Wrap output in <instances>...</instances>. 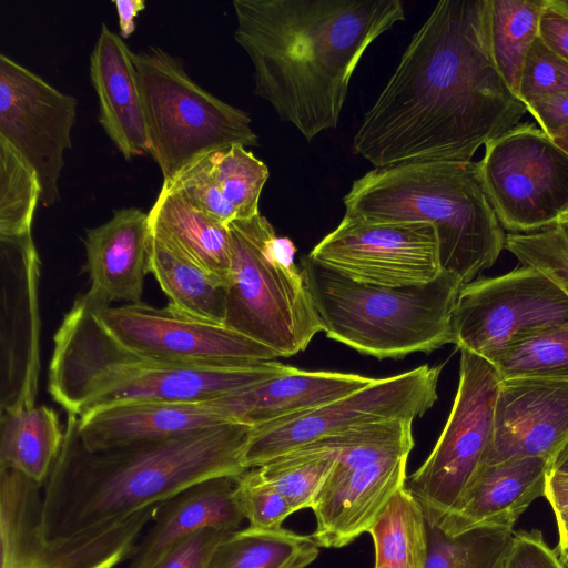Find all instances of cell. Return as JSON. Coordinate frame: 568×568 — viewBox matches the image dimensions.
Here are the masks:
<instances>
[{"label":"cell","mask_w":568,"mask_h":568,"mask_svg":"<svg viewBox=\"0 0 568 568\" xmlns=\"http://www.w3.org/2000/svg\"><path fill=\"white\" fill-rule=\"evenodd\" d=\"M526 112L493 59L487 0H442L365 113L352 151L374 168L471 161Z\"/></svg>","instance_id":"obj_1"},{"label":"cell","mask_w":568,"mask_h":568,"mask_svg":"<svg viewBox=\"0 0 568 568\" xmlns=\"http://www.w3.org/2000/svg\"><path fill=\"white\" fill-rule=\"evenodd\" d=\"M254 91L306 141L337 126L368 47L405 20L400 0H234Z\"/></svg>","instance_id":"obj_2"},{"label":"cell","mask_w":568,"mask_h":568,"mask_svg":"<svg viewBox=\"0 0 568 568\" xmlns=\"http://www.w3.org/2000/svg\"><path fill=\"white\" fill-rule=\"evenodd\" d=\"M67 414L61 452L43 486L48 538L97 530L219 476H240L252 427L229 422L185 435L89 450Z\"/></svg>","instance_id":"obj_3"},{"label":"cell","mask_w":568,"mask_h":568,"mask_svg":"<svg viewBox=\"0 0 568 568\" xmlns=\"http://www.w3.org/2000/svg\"><path fill=\"white\" fill-rule=\"evenodd\" d=\"M87 292L55 332L48 390L67 414L84 418L126 404L215 399L287 372L265 361L237 367H192L156 361L121 345L104 328Z\"/></svg>","instance_id":"obj_4"},{"label":"cell","mask_w":568,"mask_h":568,"mask_svg":"<svg viewBox=\"0 0 568 568\" xmlns=\"http://www.w3.org/2000/svg\"><path fill=\"white\" fill-rule=\"evenodd\" d=\"M345 215L367 222L435 226L443 272L468 284L490 267L506 235L484 189L478 162L415 161L374 168L344 195Z\"/></svg>","instance_id":"obj_5"},{"label":"cell","mask_w":568,"mask_h":568,"mask_svg":"<svg viewBox=\"0 0 568 568\" xmlns=\"http://www.w3.org/2000/svg\"><path fill=\"white\" fill-rule=\"evenodd\" d=\"M323 331L357 352L383 358L429 353L453 343L452 315L463 282L443 272L408 286L359 283L301 257Z\"/></svg>","instance_id":"obj_6"},{"label":"cell","mask_w":568,"mask_h":568,"mask_svg":"<svg viewBox=\"0 0 568 568\" xmlns=\"http://www.w3.org/2000/svg\"><path fill=\"white\" fill-rule=\"evenodd\" d=\"M227 226L231 267L224 325L278 357L304 351L323 327L305 275L294 263L295 245L277 236L260 213Z\"/></svg>","instance_id":"obj_7"},{"label":"cell","mask_w":568,"mask_h":568,"mask_svg":"<svg viewBox=\"0 0 568 568\" xmlns=\"http://www.w3.org/2000/svg\"><path fill=\"white\" fill-rule=\"evenodd\" d=\"M149 153L163 181L204 154L232 145L256 146L251 118L190 78L182 61L160 47L133 53Z\"/></svg>","instance_id":"obj_8"},{"label":"cell","mask_w":568,"mask_h":568,"mask_svg":"<svg viewBox=\"0 0 568 568\" xmlns=\"http://www.w3.org/2000/svg\"><path fill=\"white\" fill-rule=\"evenodd\" d=\"M413 422L374 423L317 440L336 452L335 465L311 507L316 519L311 536L320 547L342 548L368 532L405 487Z\"/></svg>","instance_id":"obj_9"},{"label":"cell","mask_w":568,"mask_h":568,"mask_svg":"<svg viewBox=\"0 0 568 568\" xmlns=\"http://www.w3.org/2000/svg\"><path fill=\"white\" fill-rule=\"evenodd\" d=\"M500 377L486 358L460 349L455 400L436 445L405 487L437 524L486 465L495 433Z\"/></svg>","instance_id":"obj_10"},{"label":"cell","mask_w":568,"mask_h":568,"mask_svg":"<svg viewBox=\"0 0 568 568\" xmlns=\"http://www.w3.org/2000/svg\"><path fill=\"white\" fill-rule=\"evenodd\" d=\"M41 488L16 470L0 469V568H114L131 558L162 503L90 532L48 538Z\"/></svg>","instance_id":"obj_11"},{"label":"cell","mask_w":568,"mask_h":568,"mask_svg":"<svg viewBox=\"0 0 568 568\" xmlns=\"http://www.w3.org/2000/svg\"><path fill=\"white\" fill-rule=\"evenodd\" d=\"M478 166L504 227L531 233L568 213V154L534 124L516 125L486 143Z\"/></svg>","instance_id":"obj_12"},{"label":"cell","mask_w":568,"mask_h":568,"mask_svg":"<svg viewBox=\"0 0 568 568\" xmlns=\"http://www.w3.org/2000/svg\"><path fill=\"white\" fill-rule=\"evenodd\" d=\"M442 366L427 364L375 381L303 414L252 427L244 455L246 469L346 430L397 418L415 419L437 399Z\"/></svg>","instance_id":"obj_13"},{"label":"cell","mask_w":568,"mask_h":568,"mask_svg":"<svg viewBox=\"0 0 568 568\" xmlns=\"http://www.w3.org/2000/svg\"><path fill=\"white\" fill-rule=\"evenodd\" d=\"M568 324V295L530 266L463 285L452 315L453 343L491 361L504 349Z\"/></svg>","instance_id":"obj_14"},{"label":"cell","mask_w":568,"mask_h":568,"mask_svg":"<svg viewBox=\"0 0 568 568\" xmlns=\"http://www.w3.org/2000/svg\"><path fill=\"white\" fill-rule=\"evenodd\" d=\"M94 301L98 318L112 337L126 348L160 362L217 368L278 357L267 346L223 324L191 317L169 305L158 308L141 302L114 307Z\"/></svg>","instance_id":"obj_15"},{"label":"cell","mask_w":568,"mask_h":568,"mask_svg":"<svg viewBox=\"0 0 568 568\" xmlns=\"http://www.w3.org/2000/svg\"><path fill=\"white\" fill-rule=\"evenodd\" d=\"M308 256L359 283L408 286L440 273L437 233L422 222H367L344 215Z\"/></svg>","instance_id":"obj_16"},{"label":"cell","mask_w":568,"mask_h":568,"mask_svg":"<svg viewBox=\"0 0 568 568\" xmlns=\"http://www.w3.org/2000/svg\"><path fill=\"white\" fill-rule=\"evenodd\" d=\"M77 100L0 54V138L36 171L44 206L59 199L64 152L72 148Z\"/></svg>","instance_id":"obj_17"},{"label":"cell","mask_w":568,"mask_h":568,"mask_svg":"<svg viewBox=\"0 0 568 568\" xmlns=\"http://www.w3.org/2000/svg\"><path fill=\"white\" fill-rule=\"evenodd\" d=\"M40 265L31 231L0 236V413L36 405L40 374Z\"/></svg>","instance_id":"obj_18"},{"label":"cell","mask_w":568,"mask_h":568,"mask_svg":"<svg viewBox=\"0 0 568 568\" xmlns=\"http://www.w3.org/2000/svg\"><path fill=\"white\" fill-rule=\"evenodd\" d=\"M568 438V379H500L488 464L550 458Z\"/></svg>","instance_id":"obj_19"},{"label":"cell","mask_w":568,"mask_h":568,"mask_svg":"<svg viewBox=\"0 0 568 568\" xmlns=\"http://www.w3.org/2000/svg\"><path fill=\"white\" fill-rule=\"evenodd\" d=\"M548 462L521 457L485 465L435 525L449 537L483 528L514 530L524 511L544 495Z\"/></svg>","instance_id":"obj_20"},{"label":"cell","mask_w":568,"mask_h":568,"mask_svg":"<svg viewBox=\"0 0 568 568\" xmlns=\"http://www.w3.org/2000/svg\"><path fill=\"white\" fill-rule=\"evenodd\" d=\"M151 241L149 213L133 206L116 210L105 223L85 230L88 293L106 306L141 303Z\"/></svg>","instance_id":"obj_21"},{"label":"cell","mask_w":568,"mask_h":568,"mask_svg":"<svg viewBox=\"0 0 568 568\" xmlns=\"http://www.w3.org/2000/svg\"><path fill=\"white\" fill-rule=\"evenodd\" d=\"M268 176L264 162L245 146L232 145L204 154L162 185L227 225L260 213L258 201Z\"/></svg>","instance_id":"obj_22"},{"label":"cell","mask_w":568,"mask_h":568,"mask_svg":"<svg viewBox=\"0 0 568 568\" xmlns=\"http://www.w3.org/2000/svg\"><path fill=\"white\" fill-rule=\"evenodd\" d=\"M375 378L337 372H287L213 402L227 419L251 427L315 409L352 394Z\"/></svg>","instance_id":"obj_23"},{"label":"cell","mask_w":568,"mask_h":568,"mask_svg":"<svg viewBox=\"0 0 568 568\" xmlns=\"http://www.w3.org/2000/svg\"><path fill=\"white\" fill-rule=\"evenodd\" d=\"M90 78L98 98L99 122L120 153L126 160L148 154L133 52L105 23L90 54Z\"/></svg>","instance_id":"obj_24"},{"label":"cell","mask_w":568,"mask_h":568,"mask_svg":"<svg viewBox=\"0 0 568 568\" xmlns=\"http://www.w3.org/2000/svg\"><path fill=\"white\" fill-rule=\"evenodd\" d=\"M232 422L213 402H149L113 406L78 420L89 450L185 435Z\"/></svg>","instance_id":"obj_25"},{"label":"cell","mask_w":568,"mask_h":568,"mask_svg":"<svg viewBox=\"0 0 568 568\" xmlns=\"http://www.w3.org/2000/svg\"><path fill=\"white\" fill-rule=\"evenodd\" d=\"M237 477H212L162 501L152 527L136 544L129 568H151L171 546L201 529L239 530L245 518L234 495Z\"/></svg>","instance_id":"obj_26"},{"label":"cell","mask_w":568,"mask_h":568,"mask_svg":"<svg viewBox=\"0 0 568 568\" xmlns=\"http://www.w3.org/2000/svg\"><path fill=\"white\" fill-rule=\"evenodd\" d=\"M148 213L153 233L176 246L212 277L227 284L231 235L226 224L164 185Z\"/></svg>","instance_id":"obj_27"},{"label":"cell","mask_w":568,"mask_h":568,"mask_svg":"<svg viewBox=\"0 0 568 568\" xmlns=\"http://www.w3.org/2000/svg\"><path fill=\"white\" fill-rule=\"evenodd\" d=\"M0 416V469L16 470L43 487L64 440L59 415L34 405Z\"/></svg>","instance_id":"obj_28"},{"label":"cell","mask_w":568,"mask_h":568,"mask_svg":"<svg viewBox=\"0 0 568 568\" xmlns=\"http://www.w3.org/2000/svg\"><path fill=\"white\" fill-rule=\"evenodd\" d=\"M150 273L168 296L171 308L197 320L224 325L226 285L153 232Z\"/></svg>","instance_id":"obj_29"},{"label":"cell","mask_w":568,"mask_h":568,"mask_svg":"<svg viewBox=\"0 0 568 568\" xmlns=\"http://www.w3.org/2000/svg\"><path fill=\"white\" fill-rule=\"evenodd\" d=\"M320 548L312 536L283 527L248 526L217 546L210 568H305L317 558Z\"/></svg>","instance_id":"obj_30"},{"label":"cell","mask_w":568,"mask_h":568,"mask_svg":"<svg viewBox=\"0 0 568 568\" xmlns=\"http://www.w3.org/2000/svg\"><path fill=\"white\" fill-rule=\"evenodd\" d=\"M368 532L375 547L374 568H426L428 523L406 487L395 494Z\"/></svg>","instance_id":"obj_31"},{"label":"cell","mask_w":568,"mask_h":568,"mask_svg":"<svg viewBox=\"0 0 568 568\" xmlns=\"http://www.w3.org/2000/svg\"><path fill=\"white\" fill-rule=\"evenodd\" d=\"M547 3L548 0H487L493 59L516 95L526 55L539 37L540 19Z\"/></svg>","instance_id":"obj_32"},{"label":"cell","mask_w":568,"mask_h":568,"mask_svg":"<svg viewBox=\"0 0 568 568\" xmlns=\"http://www.w3.org/2000/svg\"><path fill=\"white\" fill-rule=\"evenodd\" d=\"M336 460V452L317 442L281 455L258 467V475L294 511L311 508Z\"/></svg>","instance_id":"obj_33"},{"label":"cell","mask_w":568,"mask_h":568,"mask_svg":"<svg viewBox=\"0 0 568 568\" xmlns=\"http://www.w3.org/2000/svg\"><path fill=\"white\" fill-rule=\"evenodd\" d=\"M514 535V530L483 528L449 537L428 523L426 568H503Z\"/></svg>","instance_id":"obj_34"},{"label":"cell","mask_w":568,"mask_h":568,"mask_svg":"<svg viewBox=\"0 0 568 568\" xmlns=\"http://www.w3.org/2000/svg\"><path fill=\"white\" fill-rule=\"evenodd\" d=\"M41 187L33 168L0 138V236L31 231Z\"/></svg>","instance_id":"obj_35"},{"label":"cell","mask_w":568,"mask_h":568,"mask_svg":"<svg viewBox=\"0 0 568 568\" xmlns=\"http://www.w3.org/2000/svg\"><path fill=\"white\" fill-rule=\"evenodd\" d=\"M490 363L500 379H568V324L521 341L497 354Z\"/></svg>","instance_id":"obj_36"},{"label":"cell","mask_w":568,"mask_h":568,"mask_svg":"<svg viewBox=\"0 0 568 568\" xmlns=\"http://www.w3.org/2000/svg\"><path fill=\"white\" fill-rule=\"evenodd\" d=\"M505 247L524 266L541 272L568 295V242L552 226L507 234Z\"/></svg>","instance_id":"obj_37"},{"label":"cell","mask_w":568,"mask_h":568,"mask_svg":"<svg viewBox=\"0 0 568 568\" xmlns=\"http://www.w3.org/2000/svg\"><path fill=\"white\" fill-rule=\"evenodd\" d=\"M564 92H568V62L538 37L526 55L517 97L527 105Z\"/></svg>","instance_id":"obj_38"},{"label":"cell","mask_w":568,"mask_h":568,"mask_svg":"<svg viewBox=\"0 0 568 568\" xmlns=\"http://www.w3.org/2000/svg\"><path fill=\"white\" fill-rule=\"evenodd\" d=\"M234 495L244 518L254 528H280L295 513L287 500L255 468H250L237 477Z\"/></svg>","instance_id":"obj_39"},{"label":"cell","mask_w":568,"mask_h":568,"mask_svg":"<svg viewBox=\"0 0 568 568\" xmlns=\"http://www.w3.org/2000/svg\"><path fill=\"white\" fill-rule=\"evenodd\" d=\"M231 534L216 528L193 532L171 546L151 568H210L217 546Z\"/></svg>","instance_id":"obj_40"},{"label":"cell","mask_w":568,"mask_h":568,"mask_svg":"<svg viewBox=\"0 0 568 568\" xmlns=\"http://www.w3.org/2000/svg\"><path fill=\"white\" fill-rule=\"evenodd\" d=\"M503 568H567L540 530L515 532Z\"/></svg>","instance_id":"obj_41"},{"label":"cell","mask_w":568,"mask_h":568,"mask_svg":"<svg viewBox=\"0 0 568 568\" xmlns=\"http://www.w3.org/2000/svg\"><path fill=\"white\" fill-rule=\"evenodd\" d=\"M539 38L556 54L568 62V13L548 0L541 14Z\"/></svg>","instance_id":"obj_42"},{"label":"cell","mask_w":568,"mask_h":568,"mask_svg":"<svg viewBox=\"0 0 568 568\" xmlns=\"http://www.w3.org/2000/svg\"><path fill=\"white\" fill-rule=\"evenodd\" d=\"M526 109L549 136L568 125V92L539 99L527 104Z\"/></svg>","instance_id":"obj_43"},{"label":"cell","mask_w":568,"mask_h":568,"mask_svg":"<svg viewBox=\"0 0 568 568\" xmlns=\"http://www.w3.org/2000/svg\"><path fill=\"white\" fill-rule=\"evenodd\" d=\"M544 496L555 514L568 511V474L548 471Z\"/></svg>","instance_id":"obj_44"},{"label":"cell","mask_w":568,"mask_h":568,"mask_svg":"<svg viewBox=\"0 0 568 568\" xmlns=\"http://www.w3.org/2000/svg\"><path fill=\"white\" fill-rule=\"evenodd\" d=\"M120 26V37L129 38L135 30V18L138 13L145 8L144 0H115L113 1Z\"/></svg>","instance_id":"obj_45"},{"label":"cell","mask_w":568,"mask_h":568,"mask_svg":"<svg viewBox=\"0 0 568 568\" xmlns=\"http://www.w3.org/2000/svg\"><path fill=\"white\" fill-rule=\"evenodd\" d=\"M558 530V552L560 558L568 557V511L555 514Z\"/></svg>","instance_id":"obj_46"},{"label":"cell","mask_w":568,"mask_h":568,"mask_svg":"<svg viewBox=\"0 0 568 568\" xmlns=\"http://www.w3.org/2000/svg\"><path fill=\"white\" fill-rule=\"evenodd\" d=\"M548 471L568 474V438L549 458Z\"/></svg>","instance_id":"obj_47"},{"label":"cell","mask_w":568,"mask_h":568,"mask_svg":"<svg viewBox=\"0 0 568 568\" xmlns=\"http://www.w3.org/2000/svg\"><path fill=\"white\" fill-rule=\"evenodd\" d=\"M550 138L564 152L568 154V125L557 130Z\"/></svg>","instance_id":"obj_48"},{"label":"cell","mask_w":568,"mask_h":568,"mask_svg":"<svg viewBox=\"0 0 568 568\" xmlns=\"http://www.w3.org/2000/svg\"><path fill=\"white\" fill-rule=\"evenodd\" d=\"M552 226L568 242V213L562 215Z\"/></svg>","instance_id":"obj_49"},{"label":"cell","mask_w":568,"mask_h":568,"mask_svg":"<svg viewBox=\"0 0 568 568\" xmlns=\"http://www.w3.org/2000/svg\"><path fill=\"white\" fill-rule=\"evenodd\" d=\"M552 4L568 13V0H550Z\"/></svg>","instance_id":"obj_50"},{"label":"cell","mask_w":568,"mask_h":568,"mask_svg":"<svg viewBox=\"0 0 568 568\" xmlns=\"http://www.w3.org/2000/svg\"><path fill=\"white\" fill-rule=\"evenodd\" d=\"M562 560H564L566 567L568 568V557L564 558Z\"/></svg>","instance_id":"obj_51"}]
</instances>
